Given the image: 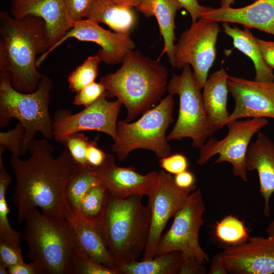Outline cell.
<instances>
[{
    "label": "cell",
    "mask_w": 274,
    "mask_h": 274,
    "mask_svg": "<svg viewBox=\"0 0 274 274\" xmlns=\"http://www.w3.org/2000/svg\"><path fill=\"white\" fill-rule=\"evenodd\" d=\"M26 160L11 155L10 163L16 179L13 193L19 222L29 212L39 208L41 212L56 219L70 215L64 190L78 167L66 148L54 157V148L47 139L35 140Z\"/></svg>",
    "instance_id": "1"
},
{
    "label": "cell",
    "mask_w": 274,
    "mask_h": 274,
    "mask_svg": "<svg viewBox=\"0 0 274 274\" xmlns=\"http://www.w3.org/2000/svg\"><path fill=\"white\" fill-rule=\"evenodd\" d=\"M51 47L48 29L40 17L13 18L0 12V72L8 74L12 86L24 93L36 90L43 76L37 56Z\"/></svg>",
    "instance_id": "2"
},
{
    "label": "cell",
    "mask_w": 274,
    "mask_h": 274,
    "mask_svg": "<svg viewBox=\"0 0 274 274\" xmlns=\"http://www.w3.org/2000/svg\"><path fill=\"white\" fill-rule=\"evenodd\" d=\"M116 72L102 76L107 98L116 97L127 110V122L132 121L156 106L167 91L168 71L159 60L132 50Z\"/></svg>",
    "instance_id": "3"
},
{
    "label": "cell",
    "mask_w": 274,
    "mask_h": 274,
    "mask_svg": "<svg viewBox=\"0 0 274 274\" xmlns=\"http://www.w3.org/2000/svg\"><path fill=\"white\" fill-rule=\"evenodd\" d=\"M142 195L119 198L107 192L106 205L96 224L117 268L137 260L144 253L150 229L151 210Z\"/></svg>",
    "instance_id": "4"
},
{
    "label": "cell",
    "mask_w": 274,
    "mask_h": 274,
    "mask_svg": "<svg viewBox=\"0 0 274 274\" xmlns=\"http://www.w3.org/2000/svg\"><path fill=\"white\" fill-rule=\"evenodd\" d=\"M23 238L28 246V257L42 274H73L76 246L65 219L47 216L33 208L26 219Z\"/></svg>",
    "instance_id": "5"
},
{
    "label": "cell",
    "mask_w": 274,
    "mask_h": 274,
    "mask_svg": "<svg viewBox=\"0 0 274 274\" xmlns=\"http://www.w3.org/2000/svg\"><path fill=\"white\" fill-rule=\"evenodd\" d=\"M52 88L51 79L43 74L36 90L21 92L13 88L7 74L0 72V127L8 126L12 118L23 125L24 155L36 140L37 132L47 139L53 138V121L49 112Z\"/></svg>",
    "instance_id": "6"
},
{
    "label": "cell",
    "mask_w": 274,
    "mask_h": 274,
    "mask_svg": "<svg viewBox=\"0 0 274 274\" xmlns=\"http://www.w3.org/2000/svg\"><path fill=\"white\" fill-rule=\"evenodd\" d=\"M174 109L173 95L168 94L136 121H118L111 149L118 160L125 159L131 151L139 149L150 150L159 159L170 155L166 132L174 120Z\"/></svg>",
    "instance_id": "7"
},
{
    "label": "cell",
    "mask_w": 274,
    "mask_h": 274,
    "mask_svg": "<svg viewBox=\"0 0 274 274\" xmlns=\"http://www.w3.org/2000/svg\"><path fill=\"white\" fill-rule=\"evenodd\" d=\"M201 90L189 64L182 68L181 74H173L167 91L178 95L179 109L177 120L166 135L168 141L189 138L192 140V147L199 149L207 138L217 130L209 119Z\"/></svg>",
    "instance_id": "8"
},
{
    "label": "cell",
    "mask_w": 274,
    "mask_h": 274,
    "mask_svg": "<svg viewBox=\"0 0 274 274\" xmlns=\"http://www.w3.org/2000/svg\"><path fill=\"white\" fill-rule=\"evenodd\" d=\"M205 211L201 192L200 189H195L174 216L170 228L160 237L155 255L179 251L184 260L194 258L202 264L209 262V256L202 249L199 241V232L204 223L202 217Z\"/></svg>",
    "instance_id": "9"
},
{
    "label": "cell",
    "mask_w": 274,
    "mask_h": 274,
    "mask_svg": "<svg viewBox=\"0 0 274 274\" xmlns=\"http://www.w3.org/2000/svg\"><path fill=\"white\" fill-rule=\"evenodd\" d=\"M268 124L266 118L259 117L228 122L226 124L228 129L226 136L219 140L210 137L199 149L197 163L203 165L213 156L219 154L214 164L229 163L232 166L233 175L247 182L246 156L248 148L253 135Z\"/></svg>",
    "instance_id": "10"
},
{
    "label": "cell",
    "mask_w": 274,
    "mask_h": 274,
    "mask_svg": "<svg viewBox=\"0 0 274 274\" xmlns=\"http://www.w3.org/2000/svg\"><path fill=\"white\" fill-rule=\"evenodd\" d=\"M220 31L218 22L200 17L182 33L174 45L172 66L180 69L190 64L201 89L216 58V44Z\"/></svg>",
    "instance_id": "11"
},
{
    "label": "cell",
    "mask_w": 274,
    "mask_h": 274,
    "mask_svg": "<svg viewBox=\"0 0 274 274\" xmlns=\"http://www.w3.org/2000/svg\"><path fill=\"white\" fill-rule=\"evenodd\" d=\"M107 98L106 93L95 102L75 114L66 109L58 110L53 120L54 139L63 143L71 134L93 130L106 133L114 140L122 104L117 99L110 101Z\"/></svg>",
    "instance_id": "12"
},
{
    "label": "cell",
    "mask_w": 274,
    "mask_h": 274,
    "mask_svg": "<svg viewBox=\"0 0 274 274\" xmlns=\"http://www.w3.org/2000/svg\"><path fill=\"white\" fill-rule=\"evenodd\" d=\"M194 187L183 189L175 184L172 174L161 169L158 172L156 186L148 196L151 223L148 242L142 260L153 258L162 233L168 221L184 205Z\"/></svg>",
    "instance_id": "13"
},
{
    "label": "cell",
    "mask_w": 274,
    "mask_h": 274,
    "mask_svg": "<svg viewBox=\"0 0 274 274\" xmlns=\"http://www.w3.org/2000/svg\"><path fill=\"white\" fill-rule=\"evenodd\" d=\"M266 237L250 236L219 253L228 273H274V220L266 227Z\"/></svg>",
    "instance_id": "14"
},
{
    "label": "cell",
    "mask_w": 274,
    "mask_h": 274,
    "mask_svg": "<svg viewBox=\"0 0 274 274\" xmlns=\"http://www.w3.org/2000/svg\"><path fill=\"white\" fill-rule=\"evenodd\" d=\"M72 38L98 44L100 48L96 54L101 61L109 65L121 63L126 54L133 50L135 46L129 35L112 32L100 26L94 20L83 19L75 22L59 41L39 57L36 61L37 66L39 68L52 51Z\"/></svg>",
    "instance_id": "15"
},
{
    "label": "cell",
    "mask_w": 274,
    "mask_h": 274,
    "mask_svg": "<svg viewBox=\"0 0 274 274\" xmlns=\"http://www.w3.org/2000/svg\"><path fill=\"white\" fill-rule=\"evenodd\" d=\"M228 86L234 108L222 127L243 118L274 119V81L261 82L228 76Z\"/></svg>",
    "instance_id": "16"
},
{
    "label": "cell",
    "mask_w": 274,
    "mask_h": 274,
    "mask_svg": "<svg viewBox=\"0 0 274 274\" xmlns=\"http://www.w3.org/2000/svg\"><path fill=\"white\" fill-rule=\"evenodd\" d=\"M93 170L99 183L109 193L119 198H126L133 195L148 197L156 186L158 175V172L156 171L142 175L133 166H118L114 156L108 153H106L103 163L93 167Z\"/></svg>",
    "instance_id": "17"
},
{
    "label": "cell",
    "mask_w": 274,
    "mask_h": 274,
    "mask_svg": "<svg viewBox=\"0 0 274 274\" xmlns=\"http://www.w3.org/2000/svg\"><path fill=\"white\" fill-rule=\"evenodd\" d=\"M10 13L13 18L19 19L31 15L40 17L45 21L49 31L51 47L74 25L66 14L64 0H10Z\"/></svg>",
    "instance_id": "18"
},
{
    "label": "cell",
    "mask_w": 274,
    "mask_h": 274,
    "mask_svg": "<svg viewBox=\"0 0 274 274\" xmlns=\"http://www.w3.org/2000/svg\"><path fill=\"white\" fill-rule=\"evenodd\" d=\"M200 17L217 22L235 23L274 35V0H257L247 6L233 8L210 7Z\"/></svg>",
    "instance_id": "19"
},
{
    "label": "cell",
    "mask_w": 274,
    "mask_h": 274,
    "mask_svg": "<svg viewBox=\"0 0 274 274\" xmlns=\"http://www.w3.org/2000/svg\"><path fill=\"white\" fill-rule=\"evenodd\" d=\"M246 162L248 171H257L259 191L264 201L263 213L270 215L269 200L274 193V142L266 134L258 132L256 139L248 148Z\"/></svg>",
    "instance_id": "20"
},
{
    "label": "cell",
    "mask_w": 274,
    "mask_h": 274,
    "mask_svg": "<svg viewBox=\"0 0 274 274\" xmlns=\"http://www.w3.org/2000/svg\"><path fill=\"white\" fill-rule=\"evenodd\" d=\"M65 219L71 227L78 250L104 265L117 269L115 261L96 224L77 215L70 214Z\"/></svg>",
    "instance_id": "21"
},
{
    "label": "cell",
    "mask_w": 274,
    "mask_h": 274,
    "mask_svg": "<svg viewBox=\"0 0 274 274\" xmlns=\"http://www.w3.org/2000/svg\"><path fill=\"white\" fill-rule=\"evenodd\" d=\"M182 8L177 0H140L135 7L146 17L154 16L156 18L164 41L163 48L158 59L166 53L172 65L174 42L176 40L175 19L177 12Z\"/></svg>",
    "instance_id": "22"
},
{
    "label": "cell",
    "mask_w": 274,
    "mask_h": 274,
    "mask_svg": "<svg viewBox=\"0 0 274 274\" xmlns=\"http://www.w3.org/2000/svg\"><path fill=\"white\" fill-rule=\"evenodd\" d=\"M228 75L221 68L212 73L207 79L203 88L202 99L210 122L218 130L229 115L227 105Z\"/></svg>",
    "instance_id": "23"
},
{
    "label": "cell",
    "mask_w": 274,
    "mask_h": 274,
    "mask_svg": "<svg viewBox=\"0 0 274 274\" xmlns=\"http://www.w3.org/2000/svg\"><path fill=\"white\" fill-rule=\"evenodd\" d=\"M87 18L108 25L115 32L129 35L136 17L132 7L113 0H95Z\"/></svg>",
    "instance_id": "24"
},
{
    "label": "cell",
    "mask_w": 274,
    "mask_h": 274,
    "mask_svg": "<svg viewBox=\"0 0 274 274\" xmlns=\"http://www.w3.org/2000/svg\"><path fill=\"white\" fill-rule=\"evenodd\" d=\"M225 33L233 40L236 48L249 57L254 63L255 69L254 80L257 81H274L273 70L265 62L262 56L257 39L251 32L249 28L244 30L233 26L228 22H222Z\"/></svg>",
    "instance_id": "25"
},
{
    "label": "cell",
    "mask_w": 274,
    "mask_h": 274,
    "mask_svg": "<svg viewBox=\"0 0 274 274\" xmlns=\"http://www.w3.org/2000/svg\"><path fill=\"white\" fill-rule=\"evenodd\" d=\"M183 261L180 252L171 251L150 259L136 260L117 270L120 274H180Z\"/></svg>",
    "instance_id": "26"
},
{
    "label": "cell",
    "mask_w": 274,
    "mask_h": 274,
    "mask_svg": "<svg viewBox=\"0 0 274 274\" xmlns=\"http://www.w3.org/2000/svg\"><path fill=\"white\" fill-rule=\"evenodd\" d=\"M99 183L90 165H78L77 171L67 182L64 195L70 214L77 215L84 196L91 187Z\"/></svg>",
    "instance_id": "27"
},
{
    "label": "cell",
    "mask_w": 274,
    "mask_h": 274,
    "mask_svg": "<svg viewBox=\"0 0 274 274\" xmlns=\"http://www.w3.org/2000/svg\"><path fill=\"white\" fill-rule=\"evenodd\" d=\"M11 176L6 169L0 171V241L21 250L20 233L14 230L9 222V210L6 199L7 188L12 182Z\"/></svg>",
    "instance_id": "28"
},
{
    "label": "cell",
    "mask_w": 274,
    "mask_h": 274,
    "mask_svg": "<svg viewBox=\"0 0 274 274\" xmlns=\"http://www.w3.org/2000/svg\"><path fill=\"white\" fill-rule=\"evenodd\" d=\"M107 192L106 188L99 183L91 187L81 201L77 215L97 224L106 207Z\"/></svg>",
    "instance_id": "29"
},
{
    "label": "cell",
    "mask_w": 274,
    "mask_h": 274,
    "mask_svg": "<svg viewBox=\"0 0 274 274\" xmlns=\"http://www.w3.org/2000/svg\"><path fill=\"white\" fill-rule=\"evenodd\" d=\"M214 233L220 242L227 246L241 244L250 237L248 229L244 222L232 215L226 216L216 223Z\"/></svg>",
    "instance_id": "30"
},
{
    "label": "cell",
    "mask_w": 274,
    "mask_h": 274,
    "mask_svg": "<svg viewBox=\"0 0 274 274\" xmlns=\"http://www.w3.org/2000/svg\"><path fill=\"white\" fill-rule=\"evenodd\" d=\"M101 61L97 54L89 56L69 75L67 79L70 90L77 92L85 86L95 82Z\"/></svg>",
    "instance_id": "31"
},
{
    "label": "cell",
    "mask_w": 274,
    "mask_h": 274,
    "mask_svg": "<svg viewBox=\"0 0 274 274\" xmlns=\"http://www.w3.org/2000/svg\"><path fill=\"white\" fill-rule=\"evenodd\" d=\"M73 274H120L117 269L107 266L90 258L77 248Z\"/></svg>",
    "instance_id": "32"
},
{
    "label": "cell",
    "mask_w": 274,
    "mask_h": 274,
    "mask_svg": "<svg viewBox=\"0 0 274 274\" xmlns=\"http://www.w3.org/2000/svg\"><path fill=\"white\" fill-rule=\"evenodd\" d=\"M94 141L89 140L82 132H78L68 135L63 143L74 162L78 165L85 166L90 165L86 159V152L88 147Z\"/></svg>",
    "instance_id": "33"
},
{
    "label": "cell",
    "mask_w": 274,
    "mask_h": 274,
    "mask_svg": "<svg viewBox=\"0 0 274 274\" xmlns=\"http://www.w3.org/2000/svg\"><path fill=\"white\" fill-rule=\"evenodd\" d=\"M24 137V127L18 122L13 129L0 132V145L8 150L12 155L19 157L24 155L23 147Z\"/></svg>",
    "instance_id": "34"
},
{
    "label": "cell",
    "mask_w": 274,
    "mask_h": 274,
    "mask_svg": "<svg viewBox=\"0 0 274 274\" xmlns=\"http://www.w3.org/2000/svg\"><path fill=\"white\" fill-rule=\"evenodd\" d=\"M106 93V88L100 82H94L76 92L73 103L86 107L95 102Z\"/></svg>",
    "instance_id": "35"
},
{
    "label": "cell",
    "mask_w": 274,
    "mask_h": 274,
    "mask_svg": "<svg viewBox=\"0 0 274 274\" xmlns=\"http://www.w3.org/2000/svg\"><path fill=\"white\" fill-rule=\"evenodd\" d=\"M95 0H64L66 14L74 23L86 16Z\"/></svg>",
    "instance_id": "36"
},
{
    "label": "cell",
    "mask_w": 274,
    "mask_h": 274,
    "mask_svg": "<svg viewBox=\"0 0 274 274\" xmlns=\"http://www.w3.org/2000/svg\"><path fill=\"white\" fill-rule=\"evenodd\" d=\"M159 163L163 170L175 175L186 170L188 166L187 158L180 153L170 154L160 158Z\"/></svg>",
    "instance_id": "37"
},
{
    "label": "cell",
    "mask_w": 274,
    "mask_h": 274,
    "mask_svg": "<svg viewBox=\"0 0 274 274\" xmlns=\"http://www.w3.org/2000/svg\"><path fill=\"white\" fill-rule=\"evenodd\" d=\"M0 264L9 267L23 262L21 250L0 241Z\"/></svg>",
    "instance_id": "38"
},
{
    "label": "cell",
    "mask_w": 274,
    "mask_h": 274,
    "mask_svg": "<svg viewBox=\"0 0 274 274\" xmlns=\"http://www.w3.org/2000/svg\"><path fill=\"white\" fill-rule=\"evenodd\" d=\"M96 140L91 143L87 148L86 152V157L88 163L92 167H96L100 166L104 162L106 153L96 146Z\"/></svg>",
    "instance_id": "39"
},
{
    "label": "cell",
    "mask_w": 274,
    "mask_h": 274,
    "mask_svg": "<svg viewBox=\"0 0 274 274\" xmlns=\"http://www.w3.org/2000/svg\"><path fill=\"white\" fill-rule=\"evenodd\" d=\"M189 13L192 23L200 18L201 14L209 9L210 6L200 5L197 0H177Z\"/></svg>",
    "instance_id": "40"
},
{
    "label": "cell",
    "mask_w": 274,
    "mask_h": 274,
    "mask_svg": "<svg viewBox=\"0 0 274 274\" xmlns=\"http://www.w3.org/2000/svg\"><path fill=\"white\" fill-rule=\"evenodd\" d=\"M207 272L203 264L199 262L195 258H190L184 260L180 274H202Z\"/></svg>",
    "instance_id": "41"
},
{
    "label": "cell",
    "mask_w": 274,
    "mask_h": 274,
    "mask_svg": "<svg viewBox=\"0 0 274 274\" xmlns=\"http://www.w3.org/2000/svg\"><path fill=\"white\" fill-rule=\"evenodd\" d=\"M260 50L266 63L274 69V42L257 39Z\"/></svg>",
    "instance_id": "42"
},
{
    "label": "cell",
    "mask_w": 274,
    "mask_h": 274,
    "mask_svg": "<svg viewBox=\"0 0 274 274\" xmlns=\"http://www.w3.org/2000/svg\"><path fill=\"white\" fill-rule=\"evenodd\" d=\"M9 274H42L39 265L32 261L30 263L24 262L8 268Z\"/></svg>",
    "instance_id": "43"
},
{
    "label": "cell",
    "mask_w": 274,
    "mask_h": 274,
    "mask_svg": "<svg viewBox=\"0 0 274 274\" xmlns=\"http://www.w3.org/2000/svg\"><path fill=\"white\" fill-rule=\"evenodd\" d=\"M174 181L176 185L183 189H188L195 186L194 175L187 170L175 175Z\"/></svg>",
    "instance_id": "44"
},
{
    "label": "cell",
    "mask_w": 274,
    "mask_h": 274,
    "mask_svg": "<svg viewBox=\"0 0 274 274\" xmlns=\"http://www.w3.org/2000/svg\"><path fill=\"white\" fill-rule=\"evenodd\" d=\"M209 274H227L228 270L221 260L219 253L215 255L211 260Z\"/></svg>",
    "instance_id": "45"
},
{
    "label": "cell",
    "mask_w": 274,
    "mask_h": 274,
    "mask_svg": "<svg viewBox=\"0 0 274 274\" xmlns=\"http://www.w3.org/2000/svg\"><path fill=\"white\" fill-rule=\"evenodd\" d=\"M117 3L130 7H135L139 4L140 0H113Z\"/></svg>",
    "instance_id": "46"
},
{
    "label": "cell",
    "mask_w": 274,
    "mask_h": 274,
    "mask_svg": "<svg viewBox=\"0 0 274 274\" xmlns=\"http://www.w3.org/2000/svg\"><path fill=\"white\" fill-rule=\"evenodd\" d=\"M235 0H220L221 7H230L234 3Z\"/></svg>",
    "instance_id": "47"
},
{
    "label": "cell",
    "mask_w": 274,
    "mask_h": 274,
    "mask_svg": "<svg viewBox=\"0 0 274 274\" xmlns=\"http://www.w3.org/2000/svg\"><path fill=\"white\" fill-rule=\"evenodd\" d=\"M9 271L7 268L0 264V274H8Z\"/></svg>",
    "instance_id": "48"
}]
</instances>
